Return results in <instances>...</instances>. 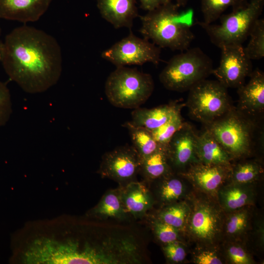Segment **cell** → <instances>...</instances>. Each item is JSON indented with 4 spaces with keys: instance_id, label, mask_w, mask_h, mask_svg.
I'll return each instance as SVG.
<instances>
[{
    "instance_id": "cell-31",
    "label": "cell",
    "mask_w": 264,
    "mask_h": 264,
    "mask_svg": "<svg viewBox=\"0 0 264 264\" xmlns=\"http://www.w3.org/2000/svg\"><path fill=\"white\" fill-rule=\"evenodd\" d=\"M153 230L157 239L164 244L178 241L179 230L157 219L153 221Z\"/></svg>"
},
{
    "instance_id": "cell-33",
    "label": "cell",
    "mask_w": 264,
    "mask_h": 264,
    "mask_svg": "<svg viewBox=\"0 0 264 264\" xmlns=\"http://www.w3.org/2000/svg\"><path fill=\"white\" fill-rule=\"evenodd\" d=\"M163 250L166 258L171 262L179 263L185 258V250L179 241L165 244Z\"/></svg>"
},
{
    "instance_id": "cell-7",
    "label": "cell",
    "mask_w": 264,
    "mask_h": 264,
    "mask_svg": "<svg viewBox=\"0 0 264 264\" xmlns=\"http://www.w3.org/2000/svg\"><path fill=\"white\" fill-rule=\"evenodd\" d=\"M185 106L193 119L208 125L233 107L227 88L218 81L203 80L192 87Z\"/></svg>"
},
{
    "instance_id": "cell-12",
    "label": "cell",
    "mask_w": 264,
    "mask_h": 264,
    "mask_svg": "<svg viewBox=\"0 0 264 264\" xmlns=\"http://www.w3.org/2000/svg\"><path fill=\"white\" fill-rule=\"evenodd\" d=\"M198 134L193 128L185 122L175 133L166 146L170 165L172 170L180 169L198 160L196 146Z\"/></svg>"
},
{
    "instance_id": "cell-19",
    "label": "cell",
    "mask_w": 264,
    "mask_h": 264,
    "mask_svg": "<svg viewBox=\"0 0 264 264\" xmlns=\"http://www.w3.org/2000/svg\"><path fill=\"white\" fill-rule=\"evenodd\" d=\"M196 156L198 162L208 165L231 166L233 160L207 129L198 134Z\"/></svg>"
},
{
    "instance_id": "cell-6",
    "label": "cell",
    "mask_w": 264,
    "mask_h": 264,
    "mask_svg": "<svg viewBox=\"0 0 264 264\" xmlns=\"http://www.w3.org/2000/svg\"><path fill=\"white\" fill-rule=\"evenodd\" d=\"M206 129L233 159L249 155L253 145L254 123L233 107L225 114L206 125Z\"/></svg>"
},
{
    "instance_id": "cell-29",
    "label": "cell",
    "mask_w": 264,
    "mask_h": 264,
    "mask_svg": "<svg viewBox=\"0 0 264 264\" xmlns=\"http://www.w3.org/2000/svg\"><path fill=\"white\" fill-rule=\"evenodd\" d=\"M249 220L247 210L241 208L231 212L227 218L224 220L223 227L229 236L237 237L246 230Z\"/></svg>"
},
{
    "instance_id": "cell-14",
    "label": "cell",
    "mask_w": 264,
    "mask_h": 264,
    "mask_svg": "<svg viewBox=\"0 0 264 264\" xmlns=\"http://www.w3.org/2000/svg\"><path fill=\"white\" fill-rule=\"evenodd\" d=\"M250 79L238 88V103L236 109L249 117L264 110V73L259 69L253 70Z\"/></svg>"
},
{
    "instance_id": "cell-17",
    "label": "cell",
    "mask_w": 264,
    "mask_h": 264,
    "mask_svg": "<svg viewBox=\"0 0 264 264\" xmlns=\"http://www.w3.org/2000/svg\"><path fill=\"white\" fill-rule=\"evenodd\" d=\"M119 187L121 200L129 215L142 217L152 207L153 197L144 180L134 181Z\"/></svg>"
},
{
    "instance_id": "cell-24",
    "label": "cell",
    "mask_w": 264,
    "mask_h": 264,
    "mask_svg": "<svg viewBox=\"0 0 264 264\" xmlns=\"http://www.w3.org/2000/svg\"><path fill=\"white\" fill-rule=\"evenodd\" d=\"M190 211V205L185 201L166 205L158 213L157 219L179 230L185 229Z\"/></svg>"
},
{
    "instance_id": "cell-2",
    "label": "cell",
    "mask_w": 264,
    "mask_h": 264,
    "mask_svg": "<svg viewBox=\"0 0 264 264\" xmlns=\"http://www.w3.org/2000/svg\"><path fill=\"white\" fill-rule=\"evenodd\" d=\"M178 8L171 2L141 16V34L159 47L181 51L188 49L195 39L190 28L193 11L180 14Z\"/></svg>"
},
{
    "instance_id": "cell-11",
    "label": "cell",
    "mask_w": 264,
    "mask_h": 264,
    "mask_svg": "<svg viewBox=\"0 0 264 264\" xmlns=\"http://www.w3.org/2000/svg\"><path fill=\"white\" fill-rule=\"evenodd\" d=\"M218 66L212 74L225 88H238L253 71L252 64L245 54L242 44L223 46Z\"/></svg>"
},
{
    "instance_id": "cell-34",
    "label": "cell",
    "mask_w": 264,
    "mask_h": 264,
    "mask_svg": "<svg viewBox=\"0 0 264 264\" xmlns=\"http://www.w3.org/2000/svg\"><path fill=\"white\" fill-rule=\"evenodd\" d=\"M227 255L230 262L235 264H250L252 260L250 256L243 247L239 245H230L227 250Z\"/></svg>"
},
{
    "instance_id": "cell-3",
    "label": "cell",
    "mask_w": 264,
    "mask_h": 264,
    "mask_svg": "<svg viewBox=\"0 0 264 264\" xmlns=\"http://www.w3.org/2000/svg\"><path fill=\"white\" fill-rule=\"evenodd\" d=\"M211 59L200 48L187 49L173 56L159 75L167 89L183 92L206 79L213 70Z\"/></svg>"
},
{
    "instance_id": "cell-30",
    "label": "cell",
    "mask_w": 264,
    "mask_h": 264,
    "mask_svg": "<svg viewBox=\"0 0 264 264\" xmlns=\"http://www.w3.org/2000/svg\"><path fill=\"white\" fill-rule=\"evenodd\" d=\"M184 123L179 113L164 124L151 132L154 140L159 145L167 146L172 137L182 126Z\"/></svg>"
},
{
    "instance_id": "cell-35",
    "label": "cell",
    "mask_w": 264,
    "mask_h": 264,
    "mask_svg": "<svg viewBox=\"0 0 264 264\" xmlns=\"http://www.w3.org/2000/svg\"><path fill=\"white\" fill-rule=\"evenodd\" d=\"M195 263L198 264H221V259L213 251H202L195 257Z\"/></svg>"
},
{
    "instance_id": "cell-23",
    "label": "cell",
    "mask_w": 264,
    "mask_h": 264,
    "mask_svg": "<svg viewBox=\"0 0 264 264\" xmlns=\"http://www.w3.org/2000/svg\"><path fill=\"white\" fill-rule=\"evenodd\" d=\"M123 126L128 130L132 146L141 159L149 156L159 147L160 145L154 140L150 131L136 126L131 121L126 122Z\"/></svg>"
},
{
    "instance_id": "cell-1",
    "label": "cell",
    "mask_w": 264,
    "mask_h": 264,
    "mask_svg": "<svg viewBox=\"0 0 264 264\" xmlns=\"http://www.w3.org/2000/svg\"><path fill=\"white\" fill-rule=\"evenodd\" d=\"M0 62L9 78L30 94L46 91L57 83L62 74V51L57 40L27 25L6 35Z\"/></svg>"
},
{
    "instance_id": "cell-20",
    "label": "cell",
    "mask_w": 264,
    "mask_h": 264,
    "mask_svg": "<svg viewBox=\"0 0 264 264\" xmlns=\"http://www.w3.org/2000/svg\"><path fill=\"white\" fill-rule=\"evenodd\" d=\"M217 193L220 205L229 212L250 205L254 199V193L248 184L232 182L219 189Z\"/></svg>"
},
{
    "instance_id": "cell-18",
    "label": "cell",
    "mask_w": 264,
    "mask_h": 264,
    "mask_svg": "<svg viewBox=\"0 0 264 264\" xmlns=\"http://www.w3.org/2000/svg\"><path fill=\"white\" fill-rule=\"evenodd\" d=\"M185 103L171 102L152 109L137 108L132 113L131 122L150 131L156 129L180 113Z\"/></svg>"
},
{
    "instance_id": "cell-8",
    "label": "cell",
    "mask_w": 264,
    "mask_h": 264,
    "mask_svg": "<svg viewBox=\"0 0 264 264\" xmlns=\"http://www.w3.org/2000/svg\"><path fill=\"white\" fill-rule=\"evenodd\" d=\"M223 215L220 204L204 198L197 199L190 205L185 229L198 244L211 245L218 240L223 230Z\"/></svg>"
},
{
    "instance_id": "cell-28",
    "label": "cell",
    "mask_w": 264,
    "mask_h": 264,
    "mask_svg": "<svg viewBox=\"0 0 264 264\" xmlns=\"http://www.w3.org/2000/svg\"><path fill=\"white\" fill-rule=\"evenodd\" d=\"M238 6V0H201L203 23L211 24L216 21L228 7Z\"/></svg>"
},
{
    "instance_id": "cell-21",
    "label": "cell",
    "mask_w": 264,
    "mask_h": 264,
    "mask_svg": "<svg viewBox=\"0 0 264 264\" xmlns=\"http://www.w3.org/2000/svg\"><path fill=\"white\" fill-rule=\"evenodd\" d=\"M173 172L166 151V146L159 145L149 156L141 159L139 174L146 182L153 181Z\"/></svg>"
},
{
    "instance_id": "cell-13",
    "label": "cell",
    "mask_w": 264,
    "mask_h": 264,
    "mask_svg": "<svg viewBox=\"0 0 264 264\" xmlns=\"http://www.w3.org/2000/svg\"><path fill=\"white\" fill-rule=\"evenodd\" d=\"M231 166L205 164L199 162L191 164L185 172L179 175L188 178L204 193H218L225 181L230 178Z\"/></svg>"
},
{
    "instance_id": "cell-37",
    "label": "cell",
    "mask_w": 264,
    "mask_h": 264,
    "mask_svg": "<svg viewBox=\"0 0 264 264\" xmlns=\"http://www.w3.org/2000/svg\"><path fill=\"white\" fill-rule=\"evenodd\" d=\"M176 4L179 7L186 5L189 0H175Z\"/></svg>"
},
{
    "instance_id": "cell-26",
    "label": "cell",
    "mask_w": 264,
    "mask_h": 264,
    "mask_svg": "<svg viewBox=\"0 0 264 264\" xmlns=\"http://www.w3.org/2000/svg\"><path fill=\"white\" fill-rule=\"evenodd\" d=\"M249 36L250 40L243 50L251 60H260L264 57V20L259 19L253 26Z\"/></svg>"
},
{
    "instance_id": "cell-27",
    "label": "cell",
    "mask_w": 264,
    "mask_h": 264,
    "mask_svg": "<svg viewBox=\"0 0 264 264\" xmlns=\"http://www.w3.org/2000/svg\"><path fill=\"white\" fill-rule=\"evenodd\" d=\"M262 173V167L258 163L246 161L232 167L230 178L233 183L248 184L257 180Z\"/></svg>"
},
{
    "instance_id": "cell-10",
    "label": "cell",
    "mask_w": 264,
    "mask_h": 264,
    "mask_svg": "<svg viewBox=\"0 0 264 264\" xmlns=\"http://www.w3.org/2000/svg\"><path fill=\"white\" fill-rule=\"evenodd\" d=\"M140 163L141 158L132 146H120L103 155L98 172L122 186L137 180Z\"/></svg>"
},
{
    "instance_id": "cell-25",
    "label": "cell",
    "mask_w": 264,
    "mask_h": 264,
    "mask_svg": "<svg viewBox=\"0 0 264 264\" xmlns=\"http://www.w3.org/2000/svg\"><path fill=\"white\" fill-rule=\"evenodd\" d=\"M158 197L166 206L176 202L183 196L185 188L181 180L175 176L173 173L160 178Z\"/></svg>"
},
{
    "instance_id": "cell-38",
    "label": "cell",
    "mask_w": 264,
    "mask_h": 264,
    "mask_svg": "<svg viewBox=\"0 0 264 264\" xmlns=\"http://www.w3.org/2000/svg\"><path fill=\"white\" fill-rule=\"evenodd\" d=\"M1 32V28L0 26V62L1 61L2 50H3V42H2L0 39Z\"/></svg>"
},
{
    "instance_id": "cell-39",
    "label": "cell",
    "mask_w": 264,
    "mask_h": 264,
    "mask_svg": "<svg viewBox=\"0 0 264 264\" xmlns=\"http://www.w3.org/2000/svg\"><path fill=\"white\" fill-rule=\"evenodd\" d=\"M238 6L237 7L241 6L243 4L245 3L248 1V0H238Z\"/></svg>"
},
{
    "instance_id": "cell-16",
    "label": "cell",
    "mask_w": 264,
    "mask_h": 264,
    "mask_svg": "<svg viewBox=\"0 0 264 264\" xmlns=\"http://www.w3.org/2000/svg\"><path fill=\"white\" fill-rule=\"evenodd\" d=\"M137 0H97L102 17L115 28L131 29L137 17Z\"/></svg>"
},
{
    "instance_id": "cell-4",
    "label": "cell",
    "mask_w": 264,
    "mask_h": 264,
    "mask_svg": "<svg viewBox=\"0 0 264 264\" xmlns=\"http://www.w3.org/2000/svg\"><path fill=\"white\" fill-rule=\"evenodd\" d=\"M154 87V80L150 74L134 68L119 66L108 77L105 92L112 105L135 109L149 98Z\"/></svg>"
},
{
    "instance_id": "cell-5",
    "label": "cell",
    "mask_w": 264,
    "mask_h": 264,
    "mask_svg": "<svg viewBox=\"0 0 264 264\" xmlns=\"http://www.w3.org/2000/svg\"><path fill=\"white\" fill-rule=\"evenodd\" d=\"M264 4V0H249L233 8L231 13L221 15L219 24L203 22H198V24L205 30L211 42L220 48L230 45H242L260 19Z\"/></svg>"
},
{
    "instance_id": "cell-36",
    "label": "cell",
    "mask_w": 264,
    "mask_h": 264,
    "mask_svg": "<svg viewBox=\"0 0 264 264\" xmlns=\"http://www.w3.org/2000/svg\"><path fill=\"white\" fill-rule=\"evenodd\" d=\"M140 3L141 7L148 12L154 10L159 7L170 3L172 0H137Z\"/></svg>"
},
{
    "instance_id": "cell-32",
    "label": "cell",
    "mask_w": 264,
    "mask_h": 264,
    "mask_svg": "<svg viewBox=\"0 0 264 264\" xmlns=\"http://www.w3.org/2000/svg\"><path fill=\"white\" fill-rule=\"evenodd\" d=\"M12 112L11 97L7 85L0 81V128L8 121Z\"/></svg>"
},
{
    "instance_id": "cell-15",
    "label": "cell",
    "mask_w": 264,
    "mask_h": 264,
    "mask_svg": "<svg viewBox=\"0 0 264 264\" xmlns=\"http://www.w3.org/2000/svg\"><path fill=\"white\" fill-rule=\"evenodd\" d=\"M52 0H0V19L22 22L38 21Z\"/></svg>"
},
{
    "instance_id": "cell-9",
    "label": "cell",
    "mask_w": 264,
    "mask_h": 264,
    "mask_svg": "<svg viewBox=\"0 0 264 264\" xmlns=\"http://www.w3.org/2000/svg\"><path fill=\"white\" fill-rule=\"evenodd\" d=\"M149 41L139 38L130 31L127 36L104 50L101 57L116 67L147 63L157 65L160 61V47Z\"/></svg>"
},
{
    "instance_id": "cell-22",
    "label": "cell",
    "mask_w": 264,
    "mask_h": 264,
    "mask_svg": "<svg viewBox=\"0 0 264 264\" xmlns=\"http://www.w3.org/2000/svg\"><path fill=\"white\" fill-rule=\"evenodd\" d=\"M90 213L94 217L104 220H124L129 216L121 200L119 187L108 191Z\"/></svg>"
}]
</instances>
